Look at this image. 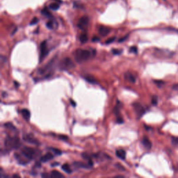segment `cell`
Returning <instances> with one entry per match:
<instances>
[{"mask_svg": "<svg viewBox=\"0 0 178 178\" xmlns=\"http://www.w3.org/2000/svg\"><path fill=\"white\" fill-rule=\"evenodd\" d=\"M20 146V140L18 137H7L4 140V147L6 150H11L18 149Z\"/></svg>", "mask_w": 178, "mask_h": 178, "instance_id": "1", "label": "cell"}, {"mask_svg": "<svg viewBox=\"0 0 178 178\" xmlns=\"http://www.w3.org/2000/svg\"><path fill=\"white\" fill-rule=\"evenodd\" d=\"M40 154H41V152L39 150H36L33 148H30V147H24L21 150V154H22L24 157L29 160L34 159L37 157Z\"/></svg>", "mask_w": 178, "mask_h": 178, "instance_id": "2", "label": "cell"}, {"mask_svg": "<svg viewBox=\"0 0 178 178\" xmlns=\"http://www.w3.org/2000/svg\"><path fill=\"white\" fill-rule=\"evenodd\" d=\"M91 56V53L86 49H76L74 53V58L76 62L82 63L87 61Z\"/></svg>", "mask_w": 178, "mask_h": 178, "instance_id": "3", "label": "cell"}, {"mask_svg": "<svg viewBox=\"0 0 178 178\" xmlns=\"http://www.w3.org/2000/svg\"><path fill=\"white\" fill-rule=\"evenodd\" d=\"M49 49L47 48V41L42 42L40 45V61L43 60V59L48 54Z\"/></svg>", "mask_w": 178, "mask_h": 178, "instance_id": "4", "label": "cell"}, {"mask_svg": "<svg viewBox=\"0 0 178 178\" xmlns=\"http://www.w3.org/2000/svg\"><path fill=\"white\" fill-rule=\"evenodd\" d=\"M133 105V108L134 109L136 114H137L138 118H140L141 117H142V116L145 113V109L143 108V107L141 105V104L138 102H135L132 104Z\"/></svg>", "mask_w": 178, "mask_h": 178, "instance_id": "5", "label": "cell"}, {"mask_svg": "<svg viewBox=\"0 0 178 178\" xmlns=\"http://www.w3.org/2000/svg\"><path fill=\"white\" fill-rule=\"evenodd\" d=\"M89 19L87 16H83L79 19V22H78V27L81 30H86L89 26Z\"/></svg>", "mask_w": 178, "mask_h": 178, "instance_id": "6", "label": "cell"}, {"mask_svg": "<svg viewBox=\"0 0 178 178\" xmlns=\"http://www.w3.org/2000/svg\"><path fill=\"white\" fill-rule=\"evenodd\" d=\"M23 140H24L25 142L30 143V144H33V145H39V142H38L37 139H36L34 136L31 135V134H25L23 136Z\"/></svg>", "mask_w": 178, "mask_h": 178, "instance_id": "7", "label": "cell"}, {"mask_svg": "<svg viewBox=\"0 0 178 178\" xmlns=\"http://www.w3.org/2000/svg\"><path fill=\"white\" fill-rule=\"evenodd\" d=\"M61 66L64 69H70L73 68L74 65L70 58H65L61 61Z\"/></svg>", "mask_w": 178, "mask_h": 178, "instance_id": "8", "label": "cell"}, {"mask_svg": "<svg viewBox=\"0 0 178 178\" xmlns=\"http://www.w3.org/2000/svg\"><path fill=\"white\" fill-rule=\"evenodd\" d=\"M14 156H15V158L16 159L17 161H18V163L20 164H21V165H25V164L29 163L28 159L26 160L25 159H26V158L24 157L23 156L22 154V155H20V154H19L15 153Z\"/></svg>", "mask_w": 178, "mask_h": 178, "instance_id": "9", "label": "cell"}, {"mask_svg": "<svg viewBox=\"0 0 178 178\" xmlns=\"http://www.w3.org/2000/svg\"><path fill=\"white\" fill-rule=\"evenodd\" d=\"M142 143H143V146H144L145 148L147 149V150H150V149H151V148H152V142L149 140V139L147 137H143Z\"/></svg>", "mask_w": 178, "mask_h": 178, "instance_id": "10", "label": "cell"}, {"mask_svg": "<svg viewBox=\"0 0 178 178\" xmlns=\"http://www.w3.org/2000/svg\"><path fill=\"white\" fill-rule=\"evenodd\" d=\"M54 157V156L52 154H51L50 152H47V154H45V155L41 157V162H47L49 160L53 159Z\"/></svg>", "mask_w": 178, "mask_h": 178, "instance_id": "11", "label": "cell"}, {"mask_svg": "<svg viewBox=\"0 0 178 178\" xmlns=\"http://www.w3.org/2000/svg\"><path fill=\"white\" fill-rule=\"evenodd\" d=\"M109 32H110V29L108 27H106V26H102L99 29V34L102 36H107L109 34Z\"/></svg>", "mask_w": 178, "mask_h": 178, "instance_id": "12", "label": "cell"}, {"mask_svg": "<svg viewBox=\"0 0 178 178\" xmlns=\"http://www.w3.org/2000/svg\"><path fill=\"white\" fill-rule=\"evenodd\" d=\"M116 156H117L118 158L120 159H122V160L125 159L126 152H125V150H116Z\"/></svg>", "mask_w": 178, "mask_h": 178, "instance_id": "13", "label": "cell"}, {"mask_svg": "<svg viewBox=\"0 0 178 178\" xmlns=\"http://www.w3.org/2000/svg\"><path fill=\"white\" fill-rule=\"evenodd\" d=\"M22 115L23 116V118H24L26 120H29L30 117H31V114L30 112L28 109H24L22 110Z\"/></svg>", "mask_w": 178, "mask_h": 178, "instance_id": "14", "label": "cell"}, {"mask_svg": "<svg viewBox=\"0 0 178 178\" xmlns=\"http://www.w3.org/2000/svg\"><path fill=\"white\" fill-rule=\"evenodd\" d=\"M125 79L128 80L129 82H131V83H132V84L135 83V81H136L135 77L134 76L133 74H132L130 72H127V73L125 74Z\"/></svg>", "mask_w": 178, "mask_h": 178, "instance_id": "15", "label": "cell"}, {"mask_svg": "<svg viewBox=\"0 0 178 178\" xmlns=\"http://www.w3.org/2000/svg\"><path fill=\"white\" fill-rule=\"evenodd\" d=\"M50 175H51V177H52V178H60V177H64V175H62V174H61V173H59V172L57 171H51Z\"/></svg>", "mask_w": 178, "mask_h": 178, "instance_id": "16", "label": "cell"}, {"mask_svg": "<svg viewBox=\"0 0 178 178\" xmlns=\"http://www.w3.org/2000/svg\"><path fill=\"white\" fill-rule=\"evenodd\" d=\"M74 165H75L76 167L78 168H89L91 166H89V164H86L84 163H82V162H74Z\"/></svg>", "mask_w": 178, "mask_h": 178, "instance_id": "17", "label": "cell"}, {"mask_svg": "<svg viewBox=\"0 0 178 178\" xmlns=\"http://www.w3.org/2000/svg\"><path fill=\"white\" fill-rule=\"evenodd\" d=\"M84 79H85L87 81H89V83H91V84H95L96 83V80H95V77L93 76L92 75H90V74H88V75H86L85 76H84Z\"/></svg>", "mask_w": 178, "mask_h": 178, "instance_id": "18", "label": "cell"}, {"mask_svg": "<svg viewBox=\"0 0 178 178\" xmlns=\"http://www.w3.org/2000/svg\"><path fill=\"white\" fill-rule=\"evenodd\" d=\"M61 168H62L63 171H64V172H66V173L70 174L72 173V170L70 169V166H69V164H64V165H62V166H61Z\"/></svg>", "mask_w": 178, "mask_h": 178, "instance_id": "19", "label": "cell"}, {"mask_svg": "<svg viewBox=\"0 0 178 178\" xmlns=\"http://www.w3.org/2000/svg\"><path fill=\"white\" fill-rule=\"evenodd\" d=\"M79 40L81 43H86L89 40V37L86 34H82L79 37Z\"/></svg>", "mask_w": 178, "mask_h": 178, "instance_id": "20", "label": "cell"}, {"mask_svg": "<svg viewBox=\"0 0 178 178\" xmlns=\"http://www.w3.org/2000/svg\"><path fill=\"white\" fill-rule=\"evenodd\" d=\"M59 7H60V4H59L58 3H52L50 5H49V9H51V10L53 11H56L58 10L59 9Z\"/></svg>", "mask_w": 178, "mask_h": 178, "instance_id": "21", "label": "cell"}, {"mask_svg": "<svg viewBox=\"0 0 178 178\" xmlns=\"http://www.w3.org/2000/svg\"><path fill=\"white\" fill-rule=\"evenodd\" d=\"M4 127L6 128V129H11V130H15L16 129V128H15V127L14 125H13L11 122H7V123H5L4 124Z\"/></svg>", "mask_w": 178, "mask_h": 178, "instance_id": "22", "label": "cell"}, {"mask_svg": "<svg viewBox=\"0 0 178 178\" xmlns=\"http://www.w3.org/2000/svg\"><path fill=\"white\" fill-rule=\"evenodd\" d=\"M42 13H43V15H45V16L47 17V18H52V15H51V13H49V11H47L46 9H43V10L42 11Z\"/></svg>", "mask_w": 178, "mask_h": 178, "instance_id": "23", "label": "cell"}, {"mask_svg": "<svg viewBox=\"0 0 178 178\" xmlns=\"http://www.w3.org/2000/svg\"><path fill=\"white\" fill-rule=\"evenodd\" d=\"M46 26H47V28L49 29H52L54 28V22L53 21L49 20L48 22H47V24H46Z\"/></svg>", "mask_w": 178, "mask_h": 178, "instance_id": "24", "label": "cell"}, {"mask_svg": "<svg viewBox=\"0 0 178 178\" xmlns=\"http://www.w3.org/2000/svg\"><path fill=\"white\" fill-rule=\"evenodd\" d=\"M50 150L52 151V152L54 153L56 155H61V154H62V152H61V150H58V149H56V148H51Z\"/></svg>", "mask_w": 178, "mask_h": 178, "instance_id": "25", "label": "cell"}, {"mask_svg": "<svg viewBox=\"0 0 178 178\" xmlns=\"http://www.w3.org/2000/svg\"><path fill=\"white\" fill-rule=\"evenodd\" d=\"M112 52L115 55H120L122 53L121 49H113Z\"/></svg>", "mask_w": 178, "mask_h": 178, "instance_id": "26", "label": "cell"}, {"mask_svg": "<svg viewBox=\"0 0 178 178\" xmlns=\"http://www.w3.org/2000/svg\"><path fill=\"white\" fill-rule=\"evenodd\" d=\"M157 100H158L157 97L156 95L153 96L152 98V104L153 105H157V102H158Z\"/></svg>", "mask_w": 178, "mask_h": 178, "instance_id": "27", "label": "cell"}, {"mask_svg": "<svg viewBox=\"0 0 178 178\" xmlns=\"http://www.w3.org/2000/svg\"><path fill=\"white\" fill-rule=\"evenodd\" d=\"M172 143L173 145H178V137L172 138Z\"/></svg>", "mask_w": 178, "mask_h": 178, "instance_id": "28", "label": "cell"}, {"mask_svg": "<svg viewBox=\"0 0 178 178\" xmlns=\"http://www.w3.org/2000/svg\"><path fill=\"white\" fill-rule=\"evenodd\" d=\"M115 39H116V37L111 38H109V39L107 40V41L106 42H105V43H106L107 45H109V44L113 43V42H114L115 41Z\"/></svg>", "mask_w": 178, "mask_h": 178, "instance_id": "29", "label": "cell"}, {"mask_svg": "<svg viewBox=\"0 0 178 178\" xmlns=\"http://www.w3.org/2000/svg\"><path fill=\"white\" fill-rule=\"evenodd\" d=\"M129 51L130 52H134V53H137L138 51V49L136 46H134V47H130L129 49Z\"/></svg>", "mask_w": 178, "mask_h": 178, "instance_id": "30", "label": "cell"}, {"mask_svg": "<svg viewBox=\"0 0 178 178\" xmlns=\"http://www.w3.org/2000/svg\"><path fill=\"white\" fill-rule=\"evenodd\" d=\"M38 22V19L37 18H33V20L31 21L30 24L31 25H34V24H37Z\"/></svg>", "mask_w": 178, "mask_h": 178, "instance_id": "31", "label": "cell"}, {"mask_svg": "<svg viewBox=\"0 0 178 178\" xmlns=\"http://www.w3.org/2000/svg\"><path fill=\"white\" fill-rule=\"evenodd\" d=\"M81 155H82V157L85 159H87V160L91 159V157H90L88 154H86V153H83Z\"/></svg>", "mask_w": 178, "mask_h": 178, "instance_id": "32", "label": "cell"}, {"mask_svg": "<svg viewBox=\"0 0 178 178\" xmlns=\"http://www.w3.org/2000/svg\"><path fill=\"white\" fill-rule=\"evenodd\" d=\"M59 137L61 140H63V141H68V137H67V136L61 135V136H59Z\"/></svg>", "mask_w": 178, "mask_h": 178, "instance_id": "33", "label": "cell"}, {"mask_svg": "<svg viewBox=\"0 0 178 178\" xmlns=\"http://www.w3.org/2000/svg\"><path fill=\"white\" fill-rule=\"evenodd\" d=\"M116 166H117V168H119L120 170H121V171H125V168L123 167V166H122L121 164H116Z\"/></svg>", "mask_w": 178, "mask_h": 178, "instance_id": "34", "label": "cell"}, {"mask_svg": "<svg viewBox=\"0 0 178 178\" xmlns=\"http://www.w3.org/2000/svg\"><path fill=\"white\" fill-rule=\"evenodd\" d=\"M117 123H118V124H122V123H123V120H122V118H120V117H119V116H118V118H117Z\"/></svg>", "mask_w": 178, "mask_h": 178, "instance_id": "35", "label": "cell"}, {"mask_svg": "<svg viewBox=\"0 0 178 178\" xmlns=\"http://www.w3.org/2000/svg\"><path fill=\"white\" fill-rule=\"evenodd\" d=\"M127 37H128V36H125V37H123V38H120V39L119 40V41H118V42H119V43H121V42H123V41H125L126 39H127Z\"/></svg>", "mask_w": 178, "mask_h": 178, "instance_id": "36", "label": "cell"}, {"mask_svg": "<svg viewBox=\"0 0 178 178\" xmlns=\"http://www.w3.org/2000/svg\"><path fill=\"white\" fill-rule=\"evenodd\" d=\"M154 83H155L157 85L159 86L161 85H162V84H164V82L162 81H154Z\"/></svg>", "mask_w": 178, "mask_h": 178, "instance_id": "37", "label": "cell"}, {"mask_svg": "<svg viewBox=\"0 0 178 178\" xmlns=\"http://www.w3.org/2000/svg\"><path fill=\"white\" fill-rule=\"evenodd\" d=\"M41 176L43 177H51L50 175H48V174H47V173H43V174H42Z\"/></svg>", "mask_w": 178, "mask_h": 178, "instance_id": "38", "label": "cell"}, {"mask_svg": "<svg viewBox=\"0 0 178 178\" xmlns=\"http://www.w3.org/2000/svg\"><path fill=\"white\" fill-rule=\"evenodd\" d=\"M99 41V38L98 37H94L93 38V39H92V41L93 42H96V41Z\"/></svg>", "mask_w": 178, "mask_h": 178, "instance_id": "39", "label": "cell"}, {"mask_svg": "<svg viewBox=\"0 0 178 178\" xmlns=\"http://www.w3.org/2000/svg\"><path fill=\"white\" fill-rule=\"evenodd\" d=\"M70 103H71V104H72L73 107H75V106H76V103L74 102V101L72 100V99H70Z\"/></svg>", "mask_w": 178, "mask_h": 178, "instance_id": "40", "label": "cell"}, {"mask_svg": "<svg viewBox=\"0 0 178 178\" xmlns=\"http://www.w3.org/2000/svg\"><path fill=\"white\" fill-rule=\"evenodd\" d=\"M13 177H20V175H16V174H15V175H13Z\"/></svg>", "mask_w": 178, "mask_h": 178, "instance_id": "41", "label": "cell"}, {"mask_svg": "<svg viewBox=\"0 0 178 178\" xmlns=\"http://www.w3.org/2000/svg\"><path fill=\"white\" fill-rule=\"evenodd\" d=\"M57 165H59V163H54L51 164V166H57Z\"/></svg>", "mask_w": 178, "mask_h": 178, "instance_id": "42", "label": "cell"}, {"mask_svg": "<svg viewBox=\"0 0 178 178\" xmlns=\"http://www.w3.org/2000/svg\"><path fill=\"white\" fill-rule=\"evenodd\" d=\"M14 83H15V86H19V84H18V82L15 81V82H14Z\"/></svg>", "mask_w": 178, "mask_h": 178, "instance_id": "43", "label": "cell"}, {"mask_svg": "<svg viewBox=\"0 0 178 178\" xmlns=\"http://www.w3.org/2000/svg\"><path fill=\"white\" fill-rule=\"evenodd\" d=\"M116 177H124V176H122V175H117V176H116Z\"/></svg>", "mask_w": 178, "mask_h": 178, "instance_id": "44", "label": "cell"}]
</instances>
